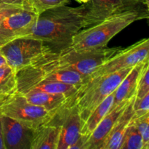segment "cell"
<instances>
[{
	"instance_id": "cell-1",
	"label": "cell",
	"mask_w": 149,
	"mask_h": 149,
	"mask_svg": "<svg viewBox=\"0 0 149 149\" xmlns=\"http://www.w3.org/2000/svg\"><path fill=\"white\" fill-rule=\"evenodd\" d=\"M87 3L77 7L63 5L48 10L39 15L18 38L42 40L55 49L66 48L73 36L87 27Z\"/></svg>"
},
{
	"instance_id": "cell-2",
	"label": "cell",
	"mask_w": 149,
	"mask_h": 149,
	"mask_svg": "<svg viewBox=\"0 0 149 149\" xmlns=\"http://www.w3.org/2000/svg\"><path fill=\"white\" fill-rule=\"evenodd\" d=\"M122 47H105L77 51L68 47L61 49H49L35 59L31 65L42 68L76 71L87 78Z\"/></svg>"
},
{
	"instance_id": "cell-3",
	"label": "cell",
	"mask_w": 149,
	"mask_h": 149,
	"mask_svg": "<svg viewBox=\"0 0 149 149\" xmlns=\"http://www.w3.org/2000/svg\"><path fill=\"white\" fill-rule=\"evenodd\" d=\"M148 10L147 8L133 9L109 16L102 21L81 29L76 33L68 47L77 51L105 47L113 36L132 23L148 19Z\"/></svg>"
},
{
	"instance_id": "cell-4",
	"label": "cell",
	"mask_w": 149,
	"mask_h": 149,
	"mask_svg": "<svg viewBox=\"0 0 149 149\" xmlns=\"http://www.w3.org/2000/svg\"><path fill=\"white\" fill-rule=\"evenodd\" d=\"M133 67L119 70L96 79L84 81L79 86L74 95V102L81 119V126L92 111L116 90Z\"/></svg>"
},
{
	"instance_id": "cell-5",
	"label": "cell",
	"mask_w": 149,
	"mask_h": 149,
	"mask_svg": "<svg viewBox=\"0 0 149 149\" xmlns=\"http://www.w3.org/2000/svg\"><path fill=\"white\" fill-rule=\"evenodd\" d=\"M55 111L32 104L17 93L0 97V115L15 119L33 130L49 121Z\"/></svg>"
},
{
	"instance_id": "cell-6",
	"label": "cell",
	"mask_w": 149,
	"mask_h": 149,
	"mask_svg": "<svg viewBox=\"0 0 149 149\" xmlns=\"http://www.w3.org/2000/svg\"><path fill=\"white\" fill-rule=\"evenodd\" d=\"M52 48L42 40L31 38H17L0 47V53L7 65L17 72L29 66L37 57Z\"/></svg>"
},
{
	"instance_id": "cell-7",
	"label": "cell",
	"mask_w": 149,
	"mask_h": 149,
	"mask_svg": "<svg viewBox=\"0 0 149 149\" xmlns=\"http://www.w3.org/2000/svg\"><path fill=\"white\" fill-rule=\"evenodd\" d=\"M147 60H149V39L146 38L125 49L122 48L96 68L85 79L84 81L96 79L124 68H131Z\"/></svg>"
},
{
	"instance_id": "cell-8",
	"label": "cell",
	"mask_w": 149,
	"mask_h": 149,
	"mask_svg": "<svg viewBox=\"0 0 149 149\" xmlns=\"http://www.w3.org/2000/svg\"><path fill=\"white\" fill-rule=\"evenodd\" d=\"M74 95L69 101L57 109L49 119L61 127L57 149H71L81 135V119L74 102Z\"/></svg>"
},
{
	"instance_id": "cell-9",
	"label": "cell",
	"mask_w": 149,
	"mask_h": 149,
	"mask_svg": "<svg viewBox=\"0 0 149 149\" xmlns=\"http://www.w3.org/2000/svg\"><path fill=\"white\" fill-rule=\"evenodd\" d=\"M17 82L30 81H58L79 87L85 80L76 71L59 70L29 65L16 72Z\"/></svg>"
},
{
	"instance_id": "cell-10",
	"label": "cell",
	"mask_w": 149,
	"mask_h": 149,
	"mask_svg": "<svg viewBox=\"0 0 149 149\" xmlns=\"http://www.w3.org/2000/svg\"><path fill=\"white\" fill-rule=\"evenodd\" d=\"M87 27L102 21L109 16L128 10L147 8L132 0H90L87 2Z\"/></svg>"
},
{
	"instance_id": "cell-11",
	"label": "cell",
	"mask_w": 149,
	"mask_h": 149,
	"mask_svg": "<svg viewBox=\"0 0 149 149\" xmlns=\"http://www.w3.org/2000/svg\"><path fill=\"white\" fill-rule=\"evenodd\" d=\"M38 15L28 7L7 16L0 23V47L18 38L37 18Z\"/></svg>"
},
{
	"instance_id": "cell-12",
	"label": "cell",
	"mask_w": 149,
	"mask_h": 149,
	"mask_svg": "<svg viewBox=\"0 0 149 149\" xmlns=\"http://www.w3.org/2000/svg\"><path fill=\"white\" fill-rule=\"evenodd\" d=\"M0 121L6 149H31L33 129L3 115Z\"/></svg>"
},
{
	"instance_id": "cell-13",
	"label": "cell",
	"mask_w": 149,
	"mask_h": 149,
	"mask_svg": "<svg viewBox=\"0 0 149 149\" xmlns=\"http://www.w3.org/2000/svg\"><path fill=\"white\" fill-rule=\"evenodd\" d=\"M130 100H124L119 105L112 106L109 113L103 118L87 138L84 149H102L103 144L114 123L125 109Z\"/></svg>"
},
{
	"instance_id": "cell-14",
	"label": "cell",
	"mask_w": 149,
	"mask_h": 149,
	"mask_svg": "<svg viewBox=\"0 0 149 149\" xmlns=\"http://www.w3.org/2000/svg\"><path fill=\"white\" fill-rule=\"evenodd\" d=\"M135 95L132 97L109 132L102 149H120L124 135L134 114L133 103Z\"/></svg>"
},
{
	"instance_id": "cell-15",
	"label": "cell",
	"mask_w": 149,
	"mask_h": 149,
	"mask_svg": "<svg viewBox=\"0 0 149 149\" xmlns=\"http://www.w3.org/2000/svg\"><path fill=\"white\" fill-rule=\"evenodd\" d=\"M61 127L47 121L33 130L31 149H57Z\"/></svg>"
},
{
	"instance_id": "cell-16",
	"label": "cell",
	"mask_w": 149,
	"mask_h": 149,
	"mask_svg": "<svg viewBox=\"0 0 149 149\" xmlns=\"http://www.w3.org/2000/svg\"><path fill=\"white\" fill-rule=\"evenodd\" d=\"M79 87L58 81H30L17 82V93L23 95L29 92H42L52 94L74 95Z\"/></svg>"
},
{
	"instance_id": "cell-17",
	"label": "cell",
	"mask_w": 149,
	"mask_h": 149,
	"mask_svg": "<svg viewBox=\"0 0 149 149\" xmlns=\"http://www.w3.org/2000/svg\"><path fill=\"white\" fill-rule=\"evenodd\" d=\"M146 61L135 65L132 68V70L128 73L127 75L121 81L119 85L118 86L117 88L113 93L114 100H113V106H117L124 100H130L132 97L136 95L138 78H139L144 63Z\"/></svg>"
},
{
	"instance_id": "cell-18",
	"label": "cell",
	"mask_w": 149,
	"mask_h": 149,
	"mask_svg": "<svg viewBox=\"0 0 149 149\" xmlns=\"http://www.w3.org/2000/svg\"><path fill=\"white\" fill-rule=\"evenodd\" d=\"M75 95L52 94L42 92H29L23 95L27 100L36 106H42L49 111H54L69 101Z\"/></svg>"
},
{
	"instance_id": "cell-19",
	"label": "cell",
	"mask_w": 149,
	"mask_h": 149,
	"mask_svg": "<svg viewBox=\"0 0 149 149\" xmlns=\"http://www.w3.org/2000/svg\"><path fill=\"white\" fill-rule=\"evenodd\" d=\"M113 93L109 95L92 111V113H90V116L87 117V119H86V121L81 126V135L88 138L90 134L93 132V131L100 123L103 118L109 113L113 105V100H114Z\"/></svg>"
},
{
	"instance_id": "cell-20",
	"label": "cell",
	"mask_w": 149,
	"mask_h": 149,
	"mask_svg": "<svg viewBox=\"0 0 149 149\" xmlns=\"http://www.w3.org/2000/svg\"><path fill=\"white\" fill-rule=\"evenodd\" d=\"M17 93L16 71L7 64L0 67V97Z\"/></svg>"
},
{
	"instance_id": "cell-21",
	"label": "cell",
	"mask_w": 149,
	"mask_h": 149,
	"mask_svg": "<svg viewBox=\"0 0 149 149\" xmlns=\"http://www.w3.org/2000/svg\"><path fill=\"white\" fill-rule=\"evenodd\" d=\"M120 149H144L141 135L131 121L124 135Z\"/></svg>"
},
{
	"instance_id": "cell-22",
	"label": "cell",
	"mask_w": 149,
	"mask_h": 149,
	"mask_svg": "<svg viewBox=\"0 0 149 149\" xmlns=\"http://www.w3.org/2000/svg\"><path fill=\"white\" fill-rule=\"evenodd\" d=\"M70 0H24L28 8L37 15L50 9L66 5Z\"/></svg>"
},
{
	"instance_id": "cell-23",
	"label": "cell",
	"mask_w": 149,
	"mask_h": 149,
	"mask_svg": "<svg viewBox=\"0 0 149 149\" xmlns=\"http://www.w3.org/2000/svg\"><path fill=\"white\" fill-rule=\"evenodd\" d=\"M131 122L134 124L141 135L143 141L144 149H149V113L138 118L132 117Z\"/></svg>"
},
{
	"instance_id": "cell-24",
	"label": "cell",
	"mask_w": 149,
	"mask_h": 149,
	"mask_svg": "<svg viewBox=\"0 0 149 149\" xmlns=\"http://www.w3.org/2000/svg\"><path fill=\"white\" fill-rule=\"evenodd\" d=\"M149 93V60L144 63L138 80L136 95L137 98L142 97Z\"/></svg>"
},
{
	"instance_id": "cell-25",
	"label": "cell",
	"mask_w": 149,
	"mask_h": 149,
	"mask_svg": "<svg viewBox=\"0 0 149 149\" xmlns=\"http://www.w3.org/2000/svg\"><path fill=\"white\" fill-rule=\"evenodd\" d=\"M133 118H138L149 113V93L140 98L135 97L133 103Z\"/></svg>"
},
{
	"instance_id": "cell-26",
	"label": "cell",
	"mask_w": 149,
	"mask_h": 149,
	"mask_svg": "<svg viewBox=\"0 0 149 149\" xmlns=\"http://www.w3.org/2000/svg\"><path fill=\"white\" fill-rule=\"evenodd\" d=\"M27 7L25 2H6L0 4V23L7 16Z\"/></svg>"
},
{
	"instance_id": "cell-27",
	"label": "cell",
	"mask_w": 149,
	"mask_h": 149,
	"mask_svg": "<svg viewBox=\"0 0 149 149\" xmlns=\"http://www.w3.org/2000/svg\"><path fill=\"white\" fill-rule=\"evenodd\" d=\"M0 149H6L4 143V138H3L2 130H1V121H0Z\"/></svg>"
},
{
	"instance_id": "cell-28",
	"label": "cell",
	"mask_w": 149,
	"mask_h": 149,
	"mask_svg": "<svg viewBox=\"0 0 149 149\" xmlns=\"http://www.w3.org/2000/svg\"><path fill=\"white\" fill-rule=\"evenodd\" d=\"M132 1L149 7V0H132Z\"/></svg>"
},
{
	"instance_id": "cell-29",
	"label": "cell",
	"mask_w": 149,
	"mask_h": 149,
	"mask_svg": "<svg viewBox=\"0 0 149 149\" xmlns=\"http://www.w3.org/2000/svg\"><path fill=\"white\" fill-rule=\"evenodd\" d=\"M5 64H7L5 59H4V57L1 55V54L0 53V67L2 66V65H5Z\"/></svg>"
},
{
	"instance_id": "cell-30",
	"label": "cell",
	"mask_w": 149,
	"mask_h": 149,
	"mask_svg": "<svg viewBox=\"0 0 149 149\" xmlns=\"http://www.w3.org/2000/svg\"><path fill=\"white\" fill-rule=\"evenodd\" d=\"M6 2H24V1H13V0H0V4L2 3Z\"/></svg>"
},
{
	"instance_id": "cell-31",
	"label": "cell",
	"mask_w": 149,
	"mask_h": 149,
	"mask_svg": "<svg viewBox=\"0 0 149 149\" xmlns=\"http://www.w3.org/2000/svg\"><path fill=\"white\" fill-rule=\"evenodd\" d=\"M76 1H77L78 2H80V3H82V4H84V3H87L90 0H76Z\"/></svg>"
},
{
	"instance_id": "cell-32",
	"label": "cell",
	"mask_w": 149,
	"mask_h": 149,
	"mask_svg": "<svg viewBox=\"0 0 149 149\" xmlns=\"http://www.w3.org/2000/svg\"><path fill=\"white\" fill-rule=\"evenodd\" d=\"M13 1H24V0H13Z\"/></svg>"
}]
</instances>
